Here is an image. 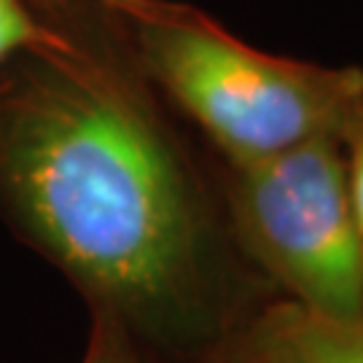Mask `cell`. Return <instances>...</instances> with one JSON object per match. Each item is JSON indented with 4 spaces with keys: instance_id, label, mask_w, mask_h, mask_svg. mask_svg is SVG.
Wrapping results in <instances>:
<instances>
[{
    "instance_id": "7",
    "label": "cell",
    "mask_w": 363,
    "mask_h": 363,
    "mask_svg": "<svg viewBox=\"0 0 363 363\" xmlns=\"http://www.w3.org/2000/svg\"><path fill=\"white\" fill-rule=\"evenodd\" d=\"M342 154H345V172H347V191H350L352 213L363 234V105L350 118L342 138Z\"/></svg>"
},
{
    "instance_id": "2",
    "label": "cell",
    "mask_w": 363,
    "mask_h": 363,
    "mask_svg": "<svg viewBox=\"0 0 363 363\" xmlns=\"http://www.w3.org/2000/svg\"><path fill=\"white\" fill-rule=\"evenodd\" d=\"M159 97L218 162L267 159L342 138L363 105V67L264 52L183 0H103Z\"/></svg>"
},
{
    "instance_id": "1",
    "label": "cell",
    "mask_w": 363,
    "mask_h": 363,
    "mask_svg": "<svg viewBox=\"0 0 363 363\" xmlns=\"http://www.w3.org/2000/svg\"><path fill=\"white\" fill-rule=\"evenodd\" d=\"M0 67V220L172 363L277 298L234 242L210 151L143 76L103 0H49Z\"/></svg>"
},
{
    "instance_id": "4",
    "label": "cell",
    "mask_w": 363,
    "mask_h": 363,
    "mask_svg": "<svg viewBox=\"0 0 363 363\" xmlns=\"http://www.w3.org/2000/svg\"><path fill=\"white\" fill-rule=\"evenodd\" d=\"M202 363H363V315H320L277 296Z\"/></svg>"
},
{
    "instance_id": "3",
    "label": "cell",
    "mask_w": 363,
    "mask_h": 363,
    "mask_svg": "<svg viewBox=\"0 0 363 363\" xmlns=\"http://www.w3.org/2000/svg\"><path fill=\"white\" fill-rule=\"evenodd\" d=\"M213 169L234 242L277 296L320 315H363V234L339 138L240 164L213 156Z\"/></svg>"
},
{
    "instance_id": "6",
    "label": "cell",
    "mask_w": 363,
    "mask_h": 363,
    "mask_svg": "<svg viewBox=\"0 0 363 363\" xmlns=\"http://www.w3.org/2000/svg\"><path fill=\"white\" fill-rule=\"evenodd\" d=\"M49 33V16L33 0H0V67Z\"/></svg>"
},
{
    "instance_id": "8",
    "label": "cell",
    "mask_w": 363,
    "mask_h": 363,
    "mask_svg": "<svg viewBox=\"0 0 363 363\" xmlns=\"http://www.w3.org/2000/svg\"><path fill=\"white\" fill-rule=\"evenodd\" d=\"M33 3H38V6H43V3H49V0H33Z\"/></svg>"
},
{
    "instance_id": "5",
    "label": "cell",
    "mask_w": 363,
    "mask_h": 363,
    "mask_svg": "<svg viewBox=\"0 0 363 363\" xmlns=\"http://www.w3.org/2000/svg\"><path fill=\"white\" fill-rule=\"evenodd\" d=\"M81 363H172L151 350L127 325L103 312H89V337Z\"/></svg>"
}]
</instances>
